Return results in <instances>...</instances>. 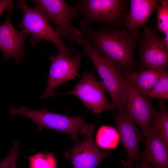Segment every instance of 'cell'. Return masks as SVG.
Returning a JSON list of instances; mask_svg holds the SVG:
<instances>
[{
	"mask_svg": "<svg viewBox=\"0 0 168 168\" xmlns=\"http://www.w3.org/2000/svg\"><path fill=\"white\" fill-rule=\"evenodd\" d=\"M119 112L118 113L113 114L116 122L115 128L127 155V161H122V163L124 168H132L133 162L138 161L141 156L138 144L144 141L142 132L138 129L133 119L125 109Z\"/></svg>",
	"mask_w": 168,
	"mask_h": 168,
	"instance_id": "12",
	"label": "cell"
},
{
	"mask_svg": "<svg viewBox=\"0 0 168 168\" xmlns=\"http://www.w3.org/2000/svg\"><path fill=\"white\" fill-rule=\"evenodd\" d=\"M148 99H168V72L163 74L152 88L144 96Z\"/></svg>",
	"mask_w": 168,
	"mask_h": 168,
	"instance_id": "20",
	"label": "cell"
},
{
	"mask_svg": "<svg viewBox=\"0 0 168 168\" xmlns=\"http://www.w3.org/2000/svg\"><path fill=\"white\" fill-rule=\"evenodd\" d=\"M80 44L83 49L79 54L86 56L93 63L101 81L110 96L114 108L118 111L125 109V83L122 68L115 62L102 56L85 36L83 37Z\"/></svg>",
	"mask_w": 168,
	"mask_h": 168,
	"instance_id": "2",
	"label": "cell"
},
{
	"mask_svg": "<svg viewBox=\"0 0 168 168\" xmlns=\"http://www.w3.org/2000/svg\"><path fill=\"white\" fill-rule=\"evenodd\" d=\"M135 168H153L150 166L145 161L142 160L139 163L135 165Z\"/></svg>",
	"mask_w": 168,
	"mask_h": 168,
	"instance_id": "24",
	"label": "cell"
},
{
	"mask_svg": "<svg viewBox=\"0 0 168 168\" xmlns=\"http://www.w3.org/2000/svg\"><path fill=\"white\" fill-rule=\"evenodd\" d=\"M50 65L46 89L41 95V99L54 96L55 88L76 77H81L78 70L81 63L79 54L74 55H63L58 53L49 57Z\"/></svg>",
	"mask_w": 168,
	"mask_h": 168,
	"instance_id": "11",
	"label": "cell"
},
{
	"mask_svg": "<svg viewBox=\"0 0 168 168\" xmlns=\"http://www.w3.org/2000/svg\"><path fill=\"white\" fill-rule=\"evenodd\" d=\"M161 5L157 6L156 8L157 29L161 33L168 31V1L159 0Z\"/></svg>",
	"mask_w": 168,
	"mask_h": 168,
	"instance_id": "21",
	"label": "cell"
},
{
	"mask_svg": "<svg viewBox=\"0 0 168 168\" xmlns=\"http://www.w3.org/2000/svg\"><path fill=\"white\" fill-rule=\"evenodd\" d=\"M95 125L85 124L80 131L85 136L81 141H77L64 154V157L71 160L73 168H96L110 154L109 151H102L94 140Z\"/></svg>",
	"mask_w": 168,
	"mask_h": 168,
	"instance_id": "7",
	"label": "cell"
},
{
	"mask_svg": "<svg viewBox=\"0 0 168 168\" xmlns=\"http://www.w3.org/2000/svg\"><path fill=\"white\" fill-rule=\"evenodd\" d=\"M82 79L72 91L54 96L71 94L77 97L87 109L96 114L104 110L111 111L114 109L112 103L109 101L105 93V87L101 82H98L94 73L85 71Z\"/></svg>",
	"mask_w": 168,
	"mask_h": 168,
	"instance_id": "8",
	"label": "cell"
},
{
	"mask_svg": "<svg viewBox=\"0 0 168 168\" xmlns=\"http://www.w3.org/2000/svg\"><path fill=\"white\" fill-rule=\"evenodd\" d=\"M36 7L41 10L50 21L55 25L56 32L61 39L65 38L72 45L81 44L84 35L73 26L71 20L77 17L80 13L78 7L69 5L63 0H33Z\"/></svg>",
	"mask_w": 168,
	"mask_h": 168,
	"instance_id": "4",
	"label": "cell"
},
{
	"mask_svg": "<svg viewBox=\"0 0 168 168\" xmlns=\"http://www.w3.org/2000/svg\"><path fill=\"white\" fill-rule=\"evenodd\" d=\"M13 3V1L11 0H0V16L4 10L7 11L10 5Z\"/></svg>",
	"mask_w": 168,
	"mask_h": 168,
	"instance_id": "23",
	"label": "cell"
},
{
	"mask_svg": "<svg viewBox=\"0 0 168 168\" xmlns=\"http://www.w3.org/2000/svg\"><path fill=\"white\" fill-rule=\"evenodd\" d=\"M130 11L124 14V24L130 31H136L140 27L145 26L147 21L156 8V0H131Z\"/></svg>",
	"mask_w": 168,
	"mask_h": 168,
	"instance_id": "14",
	"label": "cell"
},
{
	"mask_svg": "<svg viewBox=\"0 0 168 168\" xmlns=\"http://www.w3.org/2000/svg\"><path fill=\"white\" fill-rule=\"evenodd\" d=\"M82 32L99 52L118 64L124 72L134 68V52L140 35L138 30H117L103 26L98 30L89 26Z\"/></svg>",
	"mask_w": 168,
	"mask_h": 168,
	"instance_id": "1",
	"label": "cell"
},
{
	"mask_svg": "<svg viewBox=\"0 0 168 168\" xmlns=\"http://www.w3.org/2000/svg\"><path fill=\"white\" fill-rule=\"evenodd\" d=\"M16 7L22 12L23 16L18 26L31 34V44L36 45L41 40H45L55 45L58 53L67 55H72L75 52L68 47L58 35L50 20L40 10L31 8L24 0H19Z\"/></svg>",
	"mask_w": 168,
	"mask_h": 168,
	"instance_id": "3",
	"label": "cell"
},
{
	"mask_svg": "<svg viewBox=\"0 0 168 168\" xmlns=\"http://www.w3.org/2000/svg\"><path fill=\"white\" fill-rule=\"evenodd\" d=\"M141 44L140 70L156 67L165 68L168 65V45L152 29L145 26L138 41Z\"/></svg>",
	"mask_w": 168,
	"mask_h": 168,
	"instance_id": "10",
	"label": "cell"
},
{
	"mask_svg": "<svg viewBox=\"0 0 168 168\" xmlns=\"http://www.w3.org/2000/svg\"><path fill=\"white\" fill-rule=\"evenodd\" d=\"M164 99L159 103V110L153 115L151 128L153 133L168 146V112Z\"/></svg>",
	"mask_w": 168,
	"mask_h": 168,
	"instance_id": "17",
	"label": "cell"
},
{
	"mask_svg": "<svg viewBox=\"0 0 168 168\" xmlns=\"http://www.w3.org/2000/svg\"><path fill=\"white\" fill-rule=\"evenodd\" d=\"M124 107L145 136L148 133L152 117L156 111L149 99L140 92L126 72Z\"/></svg>",
	"mask_w": 168,
	"mask_h": 168,
	"instance_id": "9",
	"label": "cell"
},
{
	"mask_svg": "<svg viewBox=\"0 0 168 168\" xmlns=\"http://www.w3.org/2000/svg\"><path fill=\"white\" fill-rule=\"evenodd\" d=\"M119 140V135L116 128L108 126H101L96 137L98 146L104 148H116Z\"/></svg>",
	"mask_w": 168,
	"mask_h": 168,
	"instance_id": "18",
	"label": "cell"
},
{
	"mask_svg": "<svg viewBox=\"0 0 168 168\" xmlns=\"http://www.w3.org/2000/svg\"><path fill=\"white\" fill-rule=\"evenodd\" d=\"M165 37L164 39L166 44L168 45V31L165 33Z\"/></svg>",
	"mask_w": 168,
	"mask_h": 168,
	"instance_id": "25",
	"label": "cell"
},
{
	"mask_svg": "<svg viewBox=\"0 0 168 168\" xmlns=\"http://www.w3.org/2000/svg\"><path fill=\"white\" fill-rule=\"evenodd\" d=\"M11 115L20 114L32 120L38 127L40 132L44 128H49L67 133L72 140H76L77 134L85 125L84 119L82 117L67 116L51 113L47 109H30L23 105L18 108H9Z\"/></svg>",
	"mask_w": 168,
	"mask_h": 168,
	"instance_id": "5",
	"label": "cell"
},
{
	"mask_svg": "<svg viewBox=\"0 0 168 168\" xmlns=\"http://www.w3.org/2000/svg\"><path fill=\"white\" fill-rule=\"evenodd\" d=\"M14 7L13 3L10 5L6 20L0 25V50L3 55V61L13 59L18 64L25 54V40L29 33L24 30L18 31L12 25L11 14Z\"/></svg>",
	"mask_w": 168,
	"mask_h": 168,
	"instance_id": "13",
	"label": "cell"
},
{
	"mask_svg": "<svg viewBox=\"0 0 168 168\" xmlns=\"http://www.w3.org/2000/svg\"><path fill=\"white\" fill-rule=\"evenodd\" d=\"M166 71L165 68L151 67L138 72H125L140 93L144 96Z\"/></svg>",
	"mask_w": 168,
	"mask_h": 168,
	"instance_id": "16",
	"label": "cell"
},
{
	"mask_svg": "<svg viewBox=\"0 0 168 168\" xmlns=\"http://www.w3.org/2000/svg\"><path fill=\"white\" fill-rule=\"evenodd\" d=\"M145 148L142 160L156 168H168V146L156 135L150 128L144 140Z\"/></svg>",
	"mask_w": 168,
	"mask_h": 168,
	"instance_id": "15",
	"label": "cell"
},
{
	"mask_svg": "<svg viewBox=\"0 0 168 168\" xmlns=\"http://www.w3.org/2000/svg\"><path fill=\"white\" fill-rule=\"evenodd\" d=\"M122 0H83L77 2L83 19L82 30L94 22H104L110 25H119L125 14L126 7Z\"/></svg>",
	"mask_w": 168,
	"mask_h": 168,
	"instance_id": "6",
	"label": "cell"
},
{
	"mask_svg": "<svg viewBox=\"0 0 168 168\" xmlns=\"http://www.w3.org/2000/svg\"><path fill=\"white\" fill-rule=\"evenodd\" d=\"M26 157L29 160L30 168H56L53 153L40 152Z\"/></svg>",
	"mask_w": 168,
	"mask_h": 168,
	"instance_id": "19",
	"label": "cell"
},
{
	"mask_svg": "<svg viewBox=\"0 0 168 168\" xmlns=\"http://www.w3.org/2000/svg\"><path fill=\"white\" fill-rule=\"evenodd\" d=\"M20 145L18 141L16 140L8 156L0 161V168H17L16 160L19 155V148Z\"/></svg>",
	"mask_w": 168,
	"mask_h": 168,
	"instance_id": "22",
	"label": "cell"
}]
</instances>
